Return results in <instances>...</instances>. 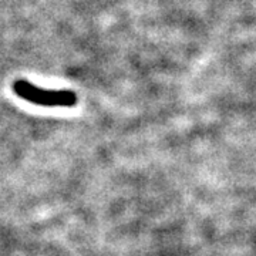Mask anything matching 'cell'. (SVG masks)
I'll use <instances>...</instances> for the list:
<instances>
[{
  "label": "cell",
  "mask_w": 256,
  "mask_h": 256,
  "mask_svg": "<svg viewBox=\"0 0 256 256\" xmlns=\"http://www.w3.org/2000/svg\"><path fill=\"white\" fill-rule=\"evenodd\" d=\"M13 92L22 100L43 107H73L77 96L72 90H48L37 87L26 80H18L13 84Z\"/></svg>",
  "instance_id": "cell-1"
}]
</instances>
